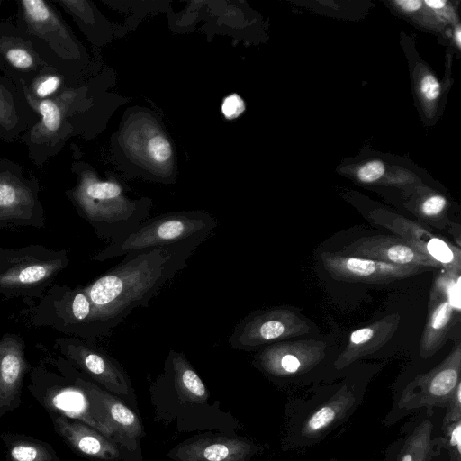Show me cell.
I'll list each match as a JSON object with an SVG mask.
<instances>
[{"mask_svg": "<svg viewBox=\"0 0 461 461\" xmlns=\"http://www.w3.org/2000/svg\"><path fill=\"white\" fill-rule=\"evenodd\" d=\"M267 445L237 434L205 431L167 452L173 461H251Z\"/></svg>", "mask_w": 461, "mask_h": 461, "instance_id": "obj_11", "label": "cell"}, {"mask_svg": "<svg viewBox=\"0 0 461 461\" xmlns=\"http://www.w3.org/2000/svg\"><path fill=\"white\" fill-rule=\"evenodd\" d=\"M65 249L42 246L0 248V294L36 297L68 264Z\"/></svg>", "mask_w": 461, "mask_h": 461, "instance_id": "obj_6", "label": "cell"}, {"mask_svg": "<svg viewBox=\"0 0 461 461\" xmlns=\"http://www.w3.org/2000/svg\"><path fill=\"white\" fill-rule=\"evenodd\" d=\"M456 45L458 47H460V43H461V31H460V28L458 27L456 31Z\"/></svg>", "mask_w": 461, "mask_h": 461, "instance_id": "obj_33", "label": "cell"}, {"mask_svg": "<svg viewBox=\"0 0 461 461\" xmlns=\"http://www.w3.org/2000/svg\"><path fill=\"white\" fill-rule=\"evenodd\" d=\"M454 310L455 307L447 293L444 300L433 306L420 346V354L423 358H428L441 347L452 321Z\"/></svg>", "mask_w": 461, "mask_h": 461, "instance_id": "obj_19", "label": "cell"}, {"mask_svg": "<svg viewBox=\"0 0 461 461\" xmlns=\"http://www.w3.org/2000/svg\"><path fill=\"white\" fill-rule=\"evenodd\" d=\"M59 78L57 77H50L40 84L37 88L39 96L43 97L53 93L59 86Z\"/></svg>", "mask_w": 461, "mask_h": 461, "instance_id": "obj_30", "label": "cell"}, {"mask_svg": "<svg viewBox=\"0 0 461 461\" xmlns=\"http://www.w3.org/2000/svg\"><path fill=\"white\" fill-rule=\"evenodd\" d=\"M56 433L77 455L95 461H137L114 441L86 423L49 413Z\"/></svg>", "mask_w": 461, "mask_h": 461, "instance_id": "obj_14", "label": "cell"}, {"mask_svg": "<svg viewBox=\"0 0 461 461\" xmlns=\"http://www.w3.org/2000/svg\"><path fill=\"white\" fill-rule=\"evenodd\" d=\"M459 347L440 364L394 389L392 405L383 420L393 426L403 418L428 408H446L460 381Z\"/></svg>", "mask_w": 461, "mask_h": 461, "instance_id": "obj_7", "label": "cell"}, {"mask_svg": "<svg viewBox=\"0 0 461 461\" xmlns=\"http://www.w3.org/2000/svg\"><path fill=\"white\" fill-rule=\"evenodd\" d=\"M154 420L174 425L178 433L214 431L236 434L238 420L212 396L183 352L171 349L162 372L149 386Z\"/></svg>", "mask_w": 461, "mask_h": 461, "instance_id": "obj_2", "label": "cell"}, {"mask_svg": "<svg viewBox=\"0 0 461 461\" xmlns=\"http://www.w3.org/2000/svg\"><path fill=\"white\" fill-rule=\"evenodd\" d=\"M447 205L446 199L438 194L429 196L421 204V212L428 218L438 216Z\"/></svg>", "mask_w": 461, "mask_h": 461, "instance_id": "obj_26", "label": "cell"}, {"mask_svg": "<svg viewBox=\"0 0 461 461\" xmlns=\"http://www.w3.org/2000/svg\"><path fill=\"white\" fill-rule=\"evenodd\" d=\"M31 306L32 321L50 326L70 337L93 341L97 339L94 309L84 286L53 285Z\"/></svg>", "mask_w": 461, "mask_h": 461, "instance_id": "obj_8", "label": "cell"}, {"mask_svg": "<svg viewBox=\"0 0 461 461\" xmlns=\"http://www.w3.org/2000/svg\"><path fill=\"white\" fill-rule=\"evenodd\" d=\"M56 345L61 357L74 367L132 410L138 411L131 378L114 357L93 341L74 337L59 338Z\"/></svg>", "mask_w": 461, "mask_h": 461, "instance_id": "obj_9", "label": "cell"}, {"mask_svg": "<svg viewBox=\"0 0 461 461\" xmlns=\"http://www.w3.org/2000/svg\"><path fill=\"white\" fill-rule=\"evenodd\" d=\"M403 10L408 12H414L421 7L422 1L420 0H400L396 2Z\"/></svg>", "mask_w": 461, "mask_h": 461, "instance_id": "obj_31", "label": "cell"}, {"mask_svg": "<svg viewBox=\"0 0 461 461\" xmlns=\"http://www.w3.org/2000/svg\"><path fill=\"white\" fill-rule=\"evenodd\" d=\"M384 165L380 160H372L365 164L358 171V178L364 183H373L384 174Z\"/></svg>", "mask_w": 461, "mask_h": 461, "instance_id": "obj_24", "label": "cell"}, {"mask_svg": "<svg viewBox=\"0 0 461 461\" xmlns=\"http://www.w3.org/2000/svg\"><path fill=\"white\" fill-rule=\"evenodd\" d=\"M444 412L445 408H428L411 415L386 447L384 461H438L443 454Z\"/></svg>", "mask_w": 461, "mask_h": 461, "instance_id": "obj_10", "label": "cell"}, {"mask_svg": "<svg viewBox=\"0 0 461 461\" xmlns=\"http://www.w3.org/2000/svg\"><path fill=\"white\" fill-rule=\"evenodd\" d=\"M148 152L153 160L165 162L171 156V146L166 138L156 136L149 141Z\"/></svg>", "mask_w": 461, "mask_h": 461, "instance_id": "obj_22", "label": "cell"}, {"mask_svg": "<svg viewBox=\"0 0 461 461\" xmlns=\"http://www.w3.org/2000/svg\"><path fill=\"white\" fill-rule=\"evenodd\" d=\"M366 379L348 376L312 388L305 397L288 400L284 410L283 451L304 450L322 442L344 425L362 404Z\"/></svg>", "mask_w": 461, "mask_h": 461, "instance_id": "obj_3", "label": "cell"}, {"mask_svg": "<svg viewBox=\"0 0 461 461\" xmlns=\"http://www.w3.org/2000/svg\"><path fill=\"white\" fill-rule=\"evenodd\" d=\"M82 384L99 405L113 440L137 461H143L140 441L145 436L136 411L121 399L103 389L83 374Z\"/></svg>", "mask_w": 461, "mask_h": 461, "instance_id": "obj_12", "label": "cell"}, {"mask_svg": "<svg viewBox=\"0 0 461 461\" xmlns=\"http://www.w3.org/2000/svg\"><path fill=\"white\" fill-rule=\"evenodd\" d=\"M330 461H339V460H338V459H337V458H335V457H331V458L330 459Z\"/></svg>", "mask_w": 461, "mask_h": 461, "instance_id": "obj_34", "label": "cell"}, {"mask_svg": "<svg viewBox=\"0 0 461 461\" xmlns=\"http://www.w3.org/2000/svg\"><path fill=\"white\" fill-rule=\"evenodd\" d=\"M454 249L443 240L432 236L426 243L425 252L456 274L460 269V255H456L455 250L457 249Z\"/></svg>", "mask_w": 461, "mask_h": 461, "instance_id": "obj_20", "label": "cell"}, {"mask_svg": "<svg viewBox=\"0 0 461 461\" xmlns=\"http://www.w3.org/2000/svg\"><path fill=\"white\" fill-rule=\"evenodd\" d=\"M7 59L15 67L20 68H29L32 63L31 55L22 49H13L7 52Z\"/></svg>", "mask_w": 461, "mask_h": 461, "instance_id": "obj_29", "label": "cell"}, {"mask_svg": "<svg viewBox=\"0 0 461 461\" xmlns=\"http://www.w3.org/2000/svg\"><path fill=\"white\" fill-rule=\"evenodd\" d=\"M186 241L127 254L84 286L94 309L97 338L108 336L137 307H147L202 244Z\"/></svg>", "mask_w": 461, "mask_h": 461, "instance_id": "obj_1", "label": "cell"}, {"mask_svg": "<svg viewBox=\"0 0 461 461\" xmlns=\"http://www.w3.org/2000/svg\"><path fill=\"white\" fill-rule=\"evenodd\" d=\"M0 439L6 461H62L50 444L31 436L5 431Z\"/></svg>", "mask_w": 461, "mask_h": 461, "instance_id": "obj_18", "label": "cell"}, {"mask_svg": "<svg viewBox=\"0 0 461 461\" xmlns=\"http://www.w3.org/2000/svg\"><path fill=\"white\" fill-rule=\"evenodd\" d=\"M322 358L321 352L294 353L289 346H274L255 356V365L274 382L288 384L305 381Z\"/></svg>", "mask_w": 461, "mask_h": 461, "instance_id": "obj_17", "label": "cell"}, {"mask_svg": "<svg viewBox=\"0 0 461 461\" xmlns=\"http://www.w3.org/2000/svg\"><path fill=\"white\" fill-rule=\"evenodd\" d=\"M23 5L29 16L35 21H44L50 16L48 7L41 0H26Z\"/></svg>", "mask_w": 461, "mask_h": 461, "instance_id": "obj_27", "label": "cell"}, {"mask_svg": "<svg viewBox=\"0 0 461 461\" xmlns=\"http://www.w3.org/2000/svg\"><path fill=\"white\" fill-rule=\"evenodd\" d=\"M24 351L19 336L6 333L0 338V419L23 403L24 378L32 368Z\"/></svg>", "mask_w": 461, "mask_h": 461, "instance_id": "obj_15", "label": "cell"}, {"mask_svg": "<svg viewBox=\"0 0 461 461\" xmlns=\"http://www.w3.org/2000/svg\"><path fill=\"white\" fill-rule=\"evenodd\" d=\"M44 126L50 131H56L60 122V113L58 106L50 100L42 101L39 105Z\"/></svg>", "mask_w": 461, "mask_h": 461, "instance_id": "obj_23", "label": "cell"}, {"mask_svg": "<svg viewBox=\"0 0 461 461\" xmlns=\"http://www.w3.org/2000/svg\"><path fill=\"white\" fill-rule=\"evenodd\" d=\"M449 461V460H448Z\"/></svg>", "mask_w": 461, "mask_h": 461, "instance_id": "obj_35", "label": "cell"}, {"mask_svg": "<svg viewBox=\"0 0 461 461\" xmlns=\"http://www.w3.org/2000/svg\"><path fill=\"white\" fill-rule=\"evenodd\" d=\"M342 253L401 266L428 268L442 267L404 239L395 236L363 237L345 247Z\"/></svg>", "mask_w": 461, "mask_h": 461, "instance_id": "obj_16", "label": "cell"}, {"mask_svg": "<svg viewBox=\"0 0 461 461\" xmlns=\"http://www.w3.org/2000/svg\"><path fill=\"white\" fill-rule=\"evenodd\" d=\"M82 375L63 357L45 359L31 368L27 388L48 413L81 420L114 441L101 408L82 384Z\"/></svg>", "mask_w": 461, "mask_h": 461, "instance_id": "obj_4", "label": "cell"}, {"mask_svg": "<svg viewBox=\"0 0 461 461\" xmlns=\"http://www.w3.org/2000/svg\"><path fill=\"white\" fill-rule=\"evenodd\" d=\"M218 226L204 212H176L145 220L130 234L109 243L92 259L110 258L186 241H205Z\"/></svg>", "mask_w": 461, "mask_h": 461, "instance_id": "obj_5", "label": "cell"}, {"mask_svg": "<svg viewBox=\"0 0 461 461\" xmlns=\"http://www.w3.org/2000/svg\"><path fill=\"white\" fill-rule=\"evenodd\" d=\"M244 110V102L237 94H231L227 96L221 105V112L229 120L239 117Z\"/></svg>", "mask_w": 461, "mask_h": 461, "instance_id": "obj_25", "label": "cell"}, {"mask_svg": "<svg viewBox=\"0 0 461 461\" xmlns=\"http://www.w3.org/2000/svg\"><path fill=\"white\" fill-rule=\"evenodd\" d=\"M424 3L430 8L441 9L445 6L446 1L444 0H425Z\"/></svg>", "mask_w": 461, "mask_h": 461, "instance_id": "obj_32", "label": "cell"}, {"mask_svg": "<svg viewBox=\"0 0 461 461\" xmlns=\"http://www.w3.org/2000/svg\"><path fill=\"white\" fill-rule=\"evenodd\" d=\"M420 91L427 100L432 101L438 97L440 85L434 76L429 74L420 82Z\"/></svg>", "mask_w": 461, "mask_h": 461, "instance_id": "obj_28", "label": "cell"}, {"mask_svg": "<svg viewBox=\"0 0 461 461\" xmlns=\"http://www.w3.org/2000/svg\"><path fill=\"white\" fill-rule=\"evenodd\" d=\"M321 258L326 270L334 279L355 283L385 284L430 269L422 267L394 265L342 252H323Z\"/></svg>", "mask_w": 461, "mask_h": 461, "instance_id": "obj_13", "label": "cell"}, {"mask_svg": "<svg viewBox=\"0 0 461 461\" xmlns=\"http://www.w3.org/2000/svg\"><path fill=\"white\" fill-rule=\"evenodd\" d=\"M443 451L449 461H461V418L445 419L441 423Z\"/></svg>", "mask_w": 461, "mask_h": 461, "instance_id": "obj_21", "label": "cell"}]
</instances>
